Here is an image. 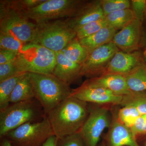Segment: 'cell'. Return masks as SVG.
Masks as SVG:
<instances>
[{
    "label": "cell",
    "instance_id": "cell-2",
    "mask_svg": "<svg viewBox=\"0 0 146 146\" xmlns=\"http://www.w3.org/2000/svg\"><path fill=\"white\" fill-rule=\"evenodd\" d=\"M30 76L35 98L47 115L71 96L70 85L53 74L30 73Z\"/></svg>",
    "mask_w": 146,
    "mask_h": 146
},
{
    "label": "cell",
    "instance_id": "cell-24",
    "mask_svg": "<svg viewBox=\"0 0 146 146\" xmlns=\"http://www.w3.org/2000/svg\"><path fill=\"white\" fill-rule=\"evenodd\" d=\"M120 105H130L138 110L141 115L146 114V91L131 92L128 95L123 96Z\"/></svg>",
    "mask_w": 146,
    "mask_h": 146
},
{
    "label": "cell",
    "instance_id": "cell-22",
    "mask_svg": "<svg viewBox=\"0 0 146 146\" xmlns=\"http://www.w3.org/2000/svg\"><path fill=\"white\" fill-rule=\"evenodd\" d=\"M135 18L133 11L129 8L110 13L105 17V20L108 26L117 30L122 29Z\"/></svg>",
    "mask_w": 146,
    "mask_h": 146
},
{
    "label": "cell",
    "instance_id": "cell-21",
    "mask_svg": "<svg viewBox=\"0 0 146 146\" xmlns=\"http://www.w3.org/2000/svg\"><path fill=\"white\" fill-rule=\"evenodd\" d=\"M61 52L69 60L81 65L86 60L89 54L76 37L72 40Z\"/></svg>",
    "mask_w": 146,
    "mask_h": 146
},
{
    "label": "cell",
    "instance_id": "cell-33",
    "mask_svg": "<svg viewBox=\"0 0 146 146\" xmlns=\"http://www.w3.org/2000/svg\"><path fill=\"white\" fill-rule=\"evenodd\" d=\"M135 137L146 133V114L141 115L130 128Z\"/></svg>",
    "mask_w": 146,
    "mask_h": 146
},
{
    "label": "cell",
    "instance_id": "cell-29",
    "mask_svg": "<svg viewBox=\"0 0 146 146\" xmlns=\"http://www.w3.org/2000/svg\"><path fill=\"white\" fill-rule=\"evenodd\" d=\"M46 0H7L11 7L23 11L29 10L35 8L45 2Z\"/></svg>",
    "mask_w": 146,
    "mask_h": 146
},
{
    "label": "cell",
    "instance_id": "cell-36",
    "mask_svg": "<svg viewBox=\"0 0 146 146\" xmlns=\"http://www.w3.org/2000/svg\"><path fill=\"white\" fill-rule=\"evenodd\" d=\"M0 146H13L11 143L6 138H2Z\"/></svg>",
    "mask_w": 146,
    "mask_h": 146
},
{
    "label": "cell",
    "instance_id": "cell-16",
    "mask_svg": "<svg viewBox=\"0 0 146 146\" xmlns=\"http://www.w3.org/2000/svg\"><path fill=\"white\" fill-rule=\"evenodd\" d=\"M55 53L56 63L52 73L54 75L69 85L82 76L81 64L69 60L61 51Z\"/></svg>",
    "mask_w": 146,
    "mask_h": 146
},
{
    "label": "cell",
    "instance_id": "cell-30",
    "mask_svg": "<svg viewBox=\"0 0 146 146\" xmlns=\"http://www.w3.org/2000/svg\"><path fill=\"white\" fill-rule=\"evenodd\" d=\"M16 65V59L0 65V82L20 74Z\"/></svg>",
    "mask_w": 146,
    "mask_h": 146
},
{
    "label": "cell",
    "instance_id": "cell-28",
    "mask_svg": "<svg viewBox=\"0 0 146 146\" xmlns=\"http://www.w3.org/2000/svg\"><path fill=\"white\" fill-rule=\"evenodd\" d=\"M25 44L12 35L0 33V49L9 50L19 53Z\"/></svg>",
    "mask_w": 146,
    "mask_h": 146
},
{
    "label": "cell",
    "instance_id": "cell-7",
    "mask_svg": "<svg viewBox=\"0 0 146 146\" xmlns=\"http://www.w3.org/2000/svg\"><path fill=\"white\" fill-rule=\"evenodd\" d=\"M39 115L40 110L34 99L9 106L0 112V137L2 139L11 131L33 122Z\"/></svg>",
    "mask_w": 146,
    "mask_h": 146
},
{
    "label": "cell",
    "instance_id": "cell-23",
    "mask_svg": "<svg viewBox=\"0 0 146 146\" xmlns=\"http://www.w3.org/2000/svg\"><path fill=\"white\" fill-rule=\"evenodd\" d=\"M26 73H20L0 82V110L9 106L10 98L13 90Z\"/></svg>",
    "mask_w": 146,
    "mask_h": 146
},
{
    "label": "cell",
    "instance_id": "cell-26",
    "mask_svg": "<svg viewBox=\"0 0 146 146\" xmlns=\"http://www.w3.org/2000/svg\"><path fill=\"white\" fill-rule=\"evenodd\" d=\"M101 5L105 17L118 11L130 8L131 2L129 0H100Z\"/></svg>",
    "mask_w": 146,
    "mask_h": 146
},
{
    "label": "cell",
    "instance_id": "cell-31",
    "mask_svg": "<svg viewBox=\"0 0 146 146\" xmlns=\"http://www.w3.org/2000/svg\"><path fill=\"white\" fill-rule=\"evenodd\" d=\"M58 146H86L78 132L58 139Z\"/></svg>",
    "mask_w": 146,
    "mask_h": 146
},
{
    "label": "cell",
    "instance_id": "cell-5",
    "mask_svg": "<svg viewBox=\"0 0 146 146\" xmlns=\"http://www.w3.org/2000/svg\"><path fill=\"white\" fill-rule=\"evenodd\" d=\"M36 25L23 11L11 7L7 0L0 1V33L10 35L28 44L32 40Z\"/></svg>",
    "mask_w": 146,
    "mask_h": 146
},
{
    "label": "cell",
    "instance_id": "cell-32",
    "mask_svg": "<svg viewBox=\"0 0 146 146\" xmlns=\"http://www.w3.org/2000/svg\"><path fill=\"white\" fill-rule=\"evenodd\" d=\"M131 3L135 18L142 22L146 14V1L132 0Z\"/></svg>",
    "mask_w": 146,
    "mask_h": 146
},
{
    "label": "cell",
    "instance_id": "cell-35",
    "mask_svg": "<svg viewBox=\"0 0 146 146\" xmlns=\"http://www.w3.org/2000/svg\"><path fill=\"white\" fill-rule=\"evenodd\" d=\"M58 139L55 135L50 137L42 146H58Z\"/></svg>",
    "mask_w": 146,
    "mask_h": 146
},
{
    "label": "cell",
    "instance_id": "cell-1",
    "mask_svg": "<svg viewBox=\"0 0 146 146\" xmlns=\"http://www.w3.org/2000/svg\"><path fill=\"white\" fill-rule=\"evenodd\" d=\"M89 113L88 103L70 96L47 115L58 139L78 132Z\"/></svg>",
    "mask_w": 146,
    "mask_h": 146
},
{
    "label": "cell",
    "instance_id": "cell-8",
    "mask_svg": "<svg viewBox=\"0 0 146 146\" xmlns=\"http://www.w3.org/2000/svg\"><path fill=\"white\" fill-rule=\"evenodd\" d=\"M53 135L54 133L47 116L39 121L24 124L9 132L5 137L13 146H42Z\"/></svg>",
    "mask_w": 146,
    "mask_h": 146
},
{
    "label": "cell",
    "instance_id": "cell-14",
    "mask_svg": "<svg viewBox=\"0 0 146 146\" xmlns=\"http://www.w3.org/2000/svg\"><path fill=\"white\" fill-rule=\"evenodd\" d=\"M140 54L138 52L127 53L119 51L110 61L104 73L125 75L132 71L139 63Z\"/></svg>",
    "mask_w": 146,
    "mask_h": 146
},
{
    "label": "cell",
    "instance_id": "cell-19",
    "mask_svg": "<svg viewBox=\"0 0 146 146\" xmlns=\"http://www.w3.org/2000/svg\"><path fill=\"white\" fill-rule=\"evenodd\" d=\"M35 98L29 73H26L19 82L11 96L10 103H16L19 102L31 100Z\"/></svg>",
    "mask_w": 146,
    "mask_h": 146
},
{
    "label": "cell",
    "instance_id": "cell-10",
    "mask_svg": "<svg viewBox=\"0 0 146 146\" xmlns=\"http://www.w3.org/2000/svg\"><path fill=\"white\" fill-rule=\"evenodd\" d=\"M119 51L112 42L93 50L82 65V76L90 77L99 73L103 74L110 61Z\"/></svg>",
    "mask_w": 146,
    "mask_h": 146
},
{
    "label": "cell",
    "instance_id": "cell-9",
    "mask_svg": "<svg viewBox=\"0 0 146 146\" xmlns=\"http://www.w3.org/2000/svg\"><path fill=\"white\" fill-rule=\"evenodd\" d=\"M109 112L106 108L95 107L89 109L88 117L78 133L86 146H98L105 129L111 124Z\"/></svg>",
    "mask_w": 146,
    "mask_h": 146
},
{
    "label": "cell",
    "instance_id": "cell-15",
    "mask_svg": "<svg viewBox=\"0 0 146 146\" xmlns=\"http://www.w3.org/2000/svg\"><path fill=\"white\" fill-rule=\"evenodd\" d=\"M85 82L91 86L108 89L117 96H123L131 92L127 86L125 76L120 74H105Z\"/></svg>",
    "mask_w": 146,
    "mask_h": 146
},
{
    "label": "cell",
    "instance_id": "cell-25",
    "mask_svg": "<svg viewBox=\"0 0 146 146\" xmlns=\"http://www.w3.org/2000/svg\"><path fill=\"white\" fill-rule=\"evenodd\" d=\"M136 108L132 106H122L118 112V119L127 127L130 128L141 115Z\"/></svg>",
    "mask_w": 146,
    "mask_h": 146
},
{
    "label": "cell",
    "instance_id": "cell-34",
    "mask_svg": "<svg viewBox=\"0 0 146 146\" xmlns=\"http://www.w3.org/2000/svg\"><path fill=\"white\" fill-rule=\"evenodd\" d=\"M18 54L9 50L0 49V65L15 60L18 56Z\"/></svg>",
    "mask_w": 146,
    "mask_h": 146
},
{
    "label": "cell",
    "instance_id": "cell-11",
    "mask_svg": "<svg viewBox=\"0 0 146 146\" xmlns=\"http://www.w3.org/2000/svg\"><path fill=\"white\" fill-rule=\"evenodd\" d=\"M71 96L82 101L98 104L120 105L123 96L102 87L91 86L84 82L78 88L72 89Z\"/></svg>",
    "mask_w": 146,
    "mask_h": 146
},
{
    "label": "cell",
    "instance_id": "cell-3",
    "mask_svg": "<svg viewBox=\"0 0 146 146\" xmlns=\"http://www.w3.org/2000/svg\"><path fill=\"white\" fill-rule=\"evenodd\" d=\"M36 25L30 43L41 45L54 52L62 51L76 37L75 31L65 20H55Z\"/></svg>",
    "mask_w": 146,
    "mask_h": 146
},
{
    "label": "cell",
    "instance_id": "cell-37",
    "mask_svg": "<svg viewBox=\"0 0 146 146\" xmlns=\"http://www.w3.org/2000/svg\"><path fill=\"white\" fill-rule=\"evenodd\" d=\"M105 146L104 145V144H102V145H101L100 146Z\"/></svg>",
    "mask_w": 146,
    "mask_h": 146
},
{
    "label": "cell",
    "instance_id": "cell-38",
    "mask_svg": "<svg viewBox=\"0 0 146 146\" xmlns=\"http://www.w3.org/2000/svg\"></svg>",
    "mask_w": 146,
    "mask_h": 146
},
{
    "label": "cell",
    "instance_id": "cell-13",
    "mask_svg": "<svg viewBox=\"0 0 146 146\" xmlns=\"http://www.w3.org/2000/svg\"><path fill=\"white\" fill-rule=\"evenodd\" d=\"M105 19L100 1H86L74 16L66 20L70 26L75 31L86 24Z\"/></svg>",
    "mask_w": 146,
    "mask_h": 146
},
{
    "label": "cell",
    "instance_id": "cell-12",
    "mask_svg": "<svg viewBox=\"0 0 146 146\" xmlns=\"http://www.w3.org/2000/svg\"><path fill=\"white\" fill-rule=\"evenodd\" d=\"M142 22L135 18L115 34L112 42L124 52L131 53L138 49Z\"/></svg>",
    "mask_w": 146,
    "mask_h": 146
},
{
    "label": "cell",
    "instance_id": "cell-4",
    "mask_svg": "<svg viewBox=\"0 0 146 146\" xmlns=\"http://www.w3.org/2000/svg\"><path fill=\"white\" fill-rule=\"evenodd\" d=\"M16 61L20 73L52 74L56 55L43 46L29 43L24 45Z\"/></svg>",
    "mask_w": 146,
    "mask_h": 146
},
{
    "label": "cell",
    "instance_id": "cell-27",
    "mask_svg": "<svg viewBox=\"0 0 146 146\" xmlns=\"http://www.w3.org/2000/svg\"><path fill=\"white\" fill-rule=\"evenodd\" d=\"M106 26L105 19L89 23L76 30V37L78 39H81L88 37Z\"/></svg>",
    "mask_w": 146,
    "mask_h": 146
},
{
    "label": "cell",
    "instance_id": "cell-6",
    "mask_svg": "<svg viewBox=\"0 0 146 146\" xmlns=\"http://www.w3.org/2000/svg\"><path fill=\"white\" fill-rule=\"evenodd\" d=\"M80 0H46L35 8L23 11L30 19L39 24L69 18L74 16L86 2Z\"/></svg>",
    "mask_w": 146,
    "mask_h": 146
},
{
    "label": "cell",
    "instance_id": "cell-17",
    "mask_svg": "<svg viewBox=\"0 0 146 146\" xmlns=\"http://www.w3.org/2000/svg\"><path fill=\"white\" fill-rule=\"evenodd\" d=\"M110 129L108 137L110 146H140L130 128L118 118L112 122Z\"/></svg>",
    "mask_w": 146,
    "mask_h": 146
},
{
    "label": "cell",
    "instance_id": "cell-20",
    "mask_svg": "<svg viewBox=\"0 0 146 146\" xmlns=\"http://www.w3.org/2000/svg\"><path fill=\"white\" fill-rule=\"evenodd\" d=\"M125 76L131 92L146 91V65L139 64Z\"/></svg>",
    "mask_w": 146,
    "mask_h": 146
},
{
    "label": "cell",
    "instance_id": "cell-18",
    "mask_svg": "<svg viewBox=\"0 0 146 146\" xmlns=\"http://www.w3.org/2000/svg\"><path fill=\"white\" fill-rule=\"evenodd\" d=\"M117 31L106 26L91 36L79 40L89 53L95 49L112 42Z\"/></svg>",
    "mask_w": 146,
    "mask_h": 146
}]
</instances>
